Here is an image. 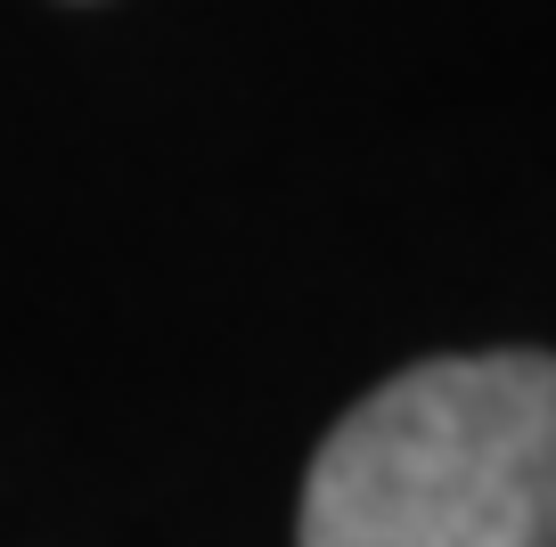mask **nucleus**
Masks as SVG:
<instances>
[{
    "mask_svg": "<svg viewBox=\"0 0 556 547\" xmlns=\"http://www.w3.org/2000/svg\"><path fill=\"white\" fill-rule=\"evenodd\" d=\"M303 547H556V359L458 352L377 384L312 458Z\"/></svg>",
    "mask_w": 556,
    "mask_h": 547,
    "instance_id": "obj_1",
    "label": "nucleus"
}]
</instances>
